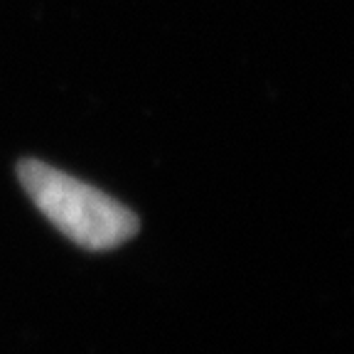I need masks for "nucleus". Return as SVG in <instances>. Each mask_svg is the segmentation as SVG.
<instances>
[{
	"instance_id": "nucleus-1",
	"label": "nucleus",
	"mask_w": 354,
	"mask_h": 354,
	"mask_svg": "<svg viewBox=\"0 0 354 354\" xmlns=\"http://www.w3.org/2000/svg\"><path fill=\"white\" fill-rule=\"evenodd\" d=\"M17 175L37 209L84 249H116L138 232L140 221L128 207L57 167L22 160Z\"/></svg>"
}]
</instances>
